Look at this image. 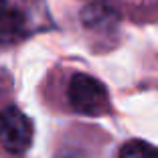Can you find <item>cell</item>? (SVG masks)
<instances>
[{
	"mask_svg": "<svg viewBox=\"0 0 158 158\" xmlns=\"http://www.w3.org/2000/svg\"><path fill=\"white\" fill-rule=\"evenodd\" d=\"M33 144V122L16 106L0 110V146L12 156H23Z\"/></svg>",
	"mask_w": 158,
	"mask_h": 158,
	"instance_id": "7a4b0ae2",
	"label": "cell"
},
{
	"mask_svg": "<svg viewBox=\"0 0 158 158\" xmlns=\"http://www.w3.org/2000/svg\"><path fill=\"white\" fill-rule=\"evenodd\" d=\"M67 103L83 116H102L110 110V95L102 81L87 73H73L67 83Z\"/></svg>",
	"mask_w": 158,
	"mask_h": 158,
	"instance_id": "6da1fadb",
	"label": "cell"
},
{
	"mask_svg": "<svg viewBox=\"0 0 158 158\" xmlns=\"http://www.w3.org/2000/svg\"><path fill=\"white\" fill-rule=\"evenodd\" d=\"M10 14V6H8V0H0V27L2 23L6 20V16Z\"/></svg>",
	"mask_w": 158,
	"mask_h": 158,
	"instance_id": "277c9868",
	"label": "cell"
},
{
	"mask_svg": "<svg viewBox=\"0 0 158 158\" xmlns=\"http://www.w3.org/2000/svg\"><path fill=\"white\" fill-rule=\"evenodd\" d=\"M118 158H158V148L144 140H130L120 148Z\"/></svg>",
	"mask_w": 158,
	"mask_h": 158,
	"instance_id": "3957f363",
	"label": "cell"
}]
</instances>
